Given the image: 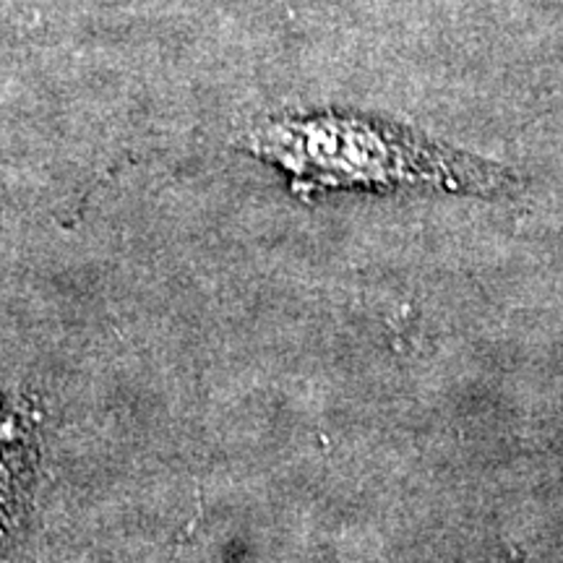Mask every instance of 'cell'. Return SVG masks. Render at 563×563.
Wrapping results in <instances>:
<instances>
[{"instance_id": "6da1fadb", "label": "cell", "mask_w": 563, "mask_h": 563, "mask_svg": "<svg viewBox=\"0 0 563 563\" xmlns=\"http://www.w3.org/2000/svg\"><path fill=\"white\" fill-rule=\"evenodd\" d=\"M245 150L287 175L302 201L334 191H439L511 196L522 178L498 162L386 118L344 110L264 118L245 133Z\"/></svg>"}]
</instances>
